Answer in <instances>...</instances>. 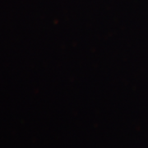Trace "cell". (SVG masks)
Returning a JSON list of instances; mask_svg holds the SVG:
<instances>
[]
</instances>
